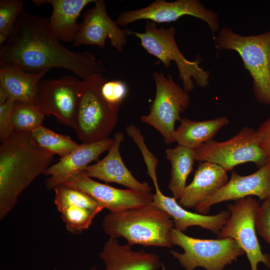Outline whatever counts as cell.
<instances>
[{
	"instance_id": "cell-1",
	"label": "cell",
	"mask_w": 270,
	"mask_h": 270,
	"mask_svg": "<svg viewBox=\"0 0 270 270\" xmlns=\"http://www.w3.org/2000/svg\"><path fill=\"white\" fill-rule=\"evenodd\" d=\"M0 64L20 66L39 72L52 68L72 72L84 80L106 70L102 62L88 52H74L64 46L54 35L48 19L27 12L24 9L14 32L0 50Z\"/></svg>"
},
{
	"instance_id": "cell-2",
	"label": "cell",
	"mask_w": 270,
	"mask_h": 270,
	"mask_svg": "<svg viewBox=\"0 0 270 270\" xmlns=\"http://www.w3.org/2000/svg\"><path fill=\"white\" fill-rule=\"evenodd\" d=\"M54 154L38 146L30 132L14 131L0 146V219L12 210L23 190L50 166Z\"/></svg>"
},
{
	"instance_id": "cell-3",
	"label": "cell",
	"mask_w": 270,
	"mask_h": 270,
	"mask_svg": "<svg viewBox=\"0 0 270 270\" xmlns=\"http://www.w3.org/2000/svg\"><path fill=\"white\" fill-rule=\"evenodd\" d=\"M102 227L110 238H123L132 246H155L170 248V233L174 228L170 216L153 204L108 213Z\"/></svg>"
},
{
	"instance_id": "cell-4",
	"label": "cell",
	"mask_w": 270,
	"mask_h": 270,
	"mask_svg": "<svg viewBox=\"0 0 270 270\" xmlns=\"http://www.w3.org/2000/svg\"><path fill=\"white\" fill-rule=\"evenodd\" d=\"M214 39L217 49L231 50L238 54L253 79V91L258 101L270 106V32L243 36L224 27Z\"/></svg>"
},
{
	"instance_id": "cell-5",
	"label": "cell",
	"mask_w": 270,
	"mask_h": 270,
	"mask_svg": "<svg viewBox=\"0 0 270 270\" xmlns=\"http://www.w3.org/2000/svg\"><path fill=\"white\" fill-rule=\"evenodd\" d=\"M107 80L102 73H96L83 80L74 129L82 144L107 138L118 120V110L103 97L101 88Z\"/></svg>"
},
{
	"instance_id": "cell-6",
	"label": "cell",
	"mask_w": 270,
	"mask_h": 270,
	"mask_svg": "<svg viewBox=\"0 0 270 270\" xmlns=\"http://www.w3.org/2000/svg\"><path fill=\"white\" fill-rule=\"evenodd\" d=\"M126 34L136 36L140 41L142 47L150 54L158 58L166 68L172 62L178 67L179 78L182 82L183 88L188 92L196 84L205 88L208 84L210 73L199 66L197 60L186 59L179 50L175 38L176 30L172 26L168 28H158L156 23L148 21L146 23L144 32H138L126 30Z\"/></svg>"
},
{
	"instance_id": "cell-7",
	"label": "cell",
	"mask_w": 270,
	"mask_h": 270,
	"mask_svg": "<svg viewBox=\"0 0 270 270\" xmlns=\"http://www.w3.org/2000/svg\"><path fill=\"white\" fill-rule=\"evenodd\" d=\"M172 245L184 250L183 253L170 250L185 270H194L201 267L206 270H224L236 261L244 252L231 238L217 240L194 238L172 228L170 233Z\"/></svg>"
},
{
	"instance_id": "cell-8",
	"label": "cell",
	"mask_w": 270,
	"mask_h": 270,
	"mask_svg": "<svg viewBox=\"0 0 270 270\" xmlns=\"http://www.w3.org/2000/svg\"><path fill=\"white\" fill-rule=\"evenodd\" d=\"M195 160L217 164L232 171L240 164L253 162L259 168L267 164L256 130L243 127L236 135L224 142L210 140L194 150Z\"/></svg>"
},
{
	"instance_id": "cell-9",
	"label": "cell",
	"mask_w": 270,
	"mask_h": 270,
	"mask_svg": "<svg viewBox=\"0 0 270 270\" xmlns=\"http://www.w3.org/2000/svg\"><path fill=\"white\" fill-rule=\"evenodd\" d=\"M152 78L156 84L154 99L149 114L142 116L140 120L158 132L166 144H172L175 142L176 122L180 121V114L188 108L190 96L170 74L166 76L161 72H155Z\"/></svg>"
},
{
	"instance_id": "cell-10",
	"label": "cell",
	"mask_w": 270,
	"mask_h": 270,
	"mask_svg": "<svg viewBox=\"0 0 270 270\" xmlns=\"http://www.w3.org/2000/svg\"><path fill=\"white\" fill-rule=\"evenodd\" d=\"M258 206L252 196L228 204L230 216L218 234V239L231 238L236 242L246 254L251 270H258L260 262L270 269V256L262 252L256 234L255 218Z\"/></svg>"
},
{
	"instance_id": "cell-11",
	"label": "cell",
	"mask_w": 270,
	"mask_h": 270,
	"mask_svg": "<svg viewBox=\"0 0 270 270\" xmlns=\"http://www.w3.org/2000/svg\"><path fill=\"white\" fill-rule=\"evenodd\" d=\"M82 84V80L70 76L42 80L36 104L45 116L52 114L74 128Z\"/></svg>"
},
{
	"instance_id": "cell-12",
	"label": "cell",
	"mask_w": 270,
	"mask_h": 270,
	"mask_svg": "<svg viewBox=\"0 0 270 270\" xmlns=\"http://www.w3.org/2000/svg\"><path fill=\"white\" fill-rule=\"evenodd\" d=\"M184 16H192L204 21L214 34L219 30L220 22L216 14L206 8L198 0H178L172 2L156 0L142 8L122 12L116 22L122 26L141 20L166 23L175 22Z\"/></svg>"
},
{
	"instance_id": "cell-13",
	"label": "cell",
	"mask_w": 270,
	"mask_h": 270,
	"mask_svg": "<svg viewBox=\"0 0 270 270\" xmlns=\"http://www.w3.org/2000/svg\"><path fill=\"white\" fill-rule=\"evenodd\" d=\"M63 185L88 194L110 213L146 206L153 200L154 194L151 192L117 188L92 180L84 171L72 177Z\"/></svg>"
},
{
	"instance_id": "cell-14",
	"label": "cell",
	"mask_w": 270,
	"mask_h": 270,
	"mask_svg": "<svg viewBox=\"0 0 270 270\" xmlns=\"http://www.w3.org/2000/svg\"><path fill=\"white\" fill-rule=\"evenodd\" d=\"M94 6L86 11L80 24L78 32L73 44L96 46L103 48L108 38L112 46L122 52L126 42V32L108 16L104 0H96Z\"/></svg>"
},
{
	"instance_id": "cell-15",
	"label": "cell",
	"mask_w": 270,
	"mask_h": 270,
	"mask_svg": "<svg viewBox=\"0 0 270 270\" xmlns=\"http://www.w3.org/2000/svg\"><path fill=\"white\" fill-rule=\"evenodd\" d=\"M252 196L260 200L270 197V164H267L254 173L248 176L239 175L233 171L228 182L195 210L205 214L214 204L228 200H238Z\"/></svg>"
},
{
	"instance_id": "cell-16",
	"label": "cell",
	"mask_w": 270,
	"mask_h": 270,
	"mask_svg": "<svg viewBox=\"0 0 270 270\" xmlns=\"http://www.w3.org/2000/svg\"><path fill=\"white\" fill-rule=\"evenodd\" d=\"M113 141L114 138H107L92 143L82 144L74 151L60 158L58 162L50 166L43 174L48 176L45 180L46 188L54 190L84 171L90 162L96 160L102 154L109 150Z\"/></svg>"
},
{
	"instance_id": "cell-17",
	"label": "cell",
	"mask_w": 270,
	"mask_h": 270,
	"mask_svg": "<svg viewBox=\"0 0 270 270\" xmlns=\"http://www.w3.org/2000/svg\"><path fill=\"white\" fill-rule=\"evenodd\" d=\"M113 138L107 155L96 164L88 166L84 172L90 178L118 184L133 190L151 192L152 188L148 184L138 180L122 160L120 148L124 140V134L117 132Z\"/></svg>"
},
{
	"instance_id": "cell-18",
	"label": "cell",
	"mask_w": 270,
	"mask_h": 270,
	"mask_svg": "<svg viewBox=\"0 0 270 270\" xmlns=\"http://www.w3.org/2000/svg\"><path fill=\"white\" fill-rule=\"evenodd\" d=\"M152 204L166 212L172 218L174 228L181 232L191 226H199L218 234L230 216L228 210L213 216H206L187 210L174 197L166 196L159 187L155 188Z\"/></svg>"
},
{
	"instance_id": "cell-19",
	"label": "cell",
	"mask_w": 270,
	"mask_h": 270,
	"mask_svg": "<svg viewBox=\"0 0 270 270\" xmlns=\"http://www.w3.org/2000/svg\"><path fill=\"white\" fill-rule=\"evenodd\" d=\"M228 181L227 172L222 167L208 162H200L192 182L186 186L178 199V203L184 208H196Z\"/></svg>"
},
{
	"instance_id": "cell-20",
	"label": "cell",
	"mask_w": 270,
	"mask_h": 270,
	"mask_svg": "<svg viewBox=\"0 0 270 270\" xmlns=\"http://www.w3.org/2000/svg\"><path fill=\"white\" fill-rule=\"evenodd\" d=\"M99 257L104 264V270H158L162 266L156 254L133 250L131 245H121L112 238L105 244Z\"/></svg>"
},
{
	"instance_id": "cell-21",
	"label": "cell",
	"mask_w": 270,
	"mask_h": 270,
	"mask_svg": "<svg viewBox=\"0 0 270 270\" xmlns=\"http://www.w3.org/2000/svg\"><path fill=\"white\" fill-rule=\"evenodd\" d=\"M96 0H34L36 6L50 4L52 12L48 19L54 35L66 42H74L78 32L77 19L84 8Z\"/></svg>"
},
{
	"instance_id": "cell-22",
	"label": "cell",
	"mask_w": 270,
	"mask_h": 270,
	"mask_svg": "<svg viewBox=\"0 0 270 270\" xmlns=\"http://www.w3.org/2000/svg\"><path fill=\"white\" fill-rule=\"evenodd\" d=\"M48 71L28 74L18 66L0 64V84L10 99L36 104L39 84Z\"/></svg>"
},
{
	"instance_id": "cell-23",
	"label": "cell",
	"mask_w": 270,
	"mask_h": 270,
	"mask_svg": "<svg viewBox=\"0 0 270 270\" xmlns=\"http://www.w3.org/2000/svg\"><path fill=\"white\" fill-rule=\"evenodd\" d=\"M229 123L225 116L202 121L182 118L179 126L174 132V141L178 145L196 150L212 140L220 130Z\"/></svg>"
},
{
	"instance_id": "cell-24",
	"label": "cell",
	"mask_w": 270,
	"mask_h": 270,
	"mask_svg": "<svg viewBox=\"0 0 270 270\" xmlns=\"http://www.w3.org/2000/svg\"><path fill=\"white\" fill-rule=\"evenodd\" d=\"M165 153L171 164L168 188L173 197L179 199L186 186L188 177L193 170L194 150L178 144L174 148L166 150Z\"/></svg>"
},
{
	"instance_id": "cell-25",
	"label": "cell",
	"mask_w": 270,
	"mask_h": 270,
	"mask_svg": "<svg viewBox=\"0 0 270 270\" xmlns=\"http://www.w3.org/2000/svg\"><path fill=\"white\" fill-rule=\"evenodd\" d=\"M30 134L32 140L38 146L60 158L74 151L80 145L69 136L55 132L42 126L31 131Z\"/></svg>"
},
{
	"instance_id": "cell-26",
	"label": "cell",
	"mask_w": 270,
	"mask_h": 270,
	"mask_svg": "<svg viewBox=\"0 0 270 270\" xmlns=\"http://www.w3.org/2000/svg\"><path fill=\"white\" fill-rule=\"evenodd\" d=\"M44 116L36 104L15 101L12 113L14 131L31 132L42 126Z\"/></svg>"
},
{
	"instance_id": "cell-27",
	"label": "cell",
	"mask_w": 270,
	"mask_h": 270,
	"mask_svg": "<svg viewBox=\"0 0 270 270\" xmlns=\"http://www.w3.org/2000/svg\"><path fill=\"white\" fill-rule=\"evenodd\" d=\"M54 203L58 211L68 206H76L100 212L104 208L88 194L76 188L62 185L54 189Z\"/></svg>"
},
{
	"instance_id": "cell-28",
	"label": "cell",
	"mask_w": 270,
	"mask_h": 270,
	"mask_svg": "<svg viewBox=\"0 0 270 270\" xmlns=\"http://www.w3.org/2000/svg\"><path fill=\"white\" fill-rule=\"evenodd\" d=\"M67 230L78 234L88 228L98 212L76 206H68L59 211Z\"/></svg>"
},
{
	"instance_id": "cell-29",
	"label": "cell",
	"mask_w": 270,
	"mask_h": 270,
	"mask_svg": "<svg viewBox=\"0 0 270 270\" xmlns=\"http://www.w3.org/2000/svg\"><path fill=\"white\" fill-rule=\"evenodd\" d=\"M23 10V2L20 0H0V35L8 40Z\"/></svg>"
},
{
	"instance_id": "cell-30",
	"label": "cell",
	"mask_w": 270,
	"mask_h": 270,
	"mask_svg": "<svg viewBox=\"0 0 270 270\" xmlns=\"http://www.w3.org/2000/svg\"><path fill=\"white\" fill-rule=\"evenodd\" d=\"M128 134L140 148L147 168V173L152 180L154 188L159 186L156 174L158 159L148 150L144 142V136L136 126L130 124L126 128Z\"/></svg>"
},
{
	"instance_id": "cell-31",
	"label": "cell",
	"mask_w": 270,
	"mask_h": 270,
	"mask_svg": "<svg viewBox=\"0 0 270 270\" xmlns=\"http://www.w3.org/2000/svg\"><path fill=\"white\" fill-rule=\"evenodd\" d=\"M128 86L122 80H108L102 84L101 88L102 94L114 108L118 110L120 106L128 94Z\"/></svg>"
},
{
	"instance_id": "cell-32",
	"label": "cell",
	"mask_w": 270,
	"mask_h": 270,
	"mask_svg": "<svg viewBox=\"0 0 270 270\" xmlns=\"http://www.w3.org/2000/svg\"><path fill=\"white\" fill-rule=\"evenodd\" d=\"M255 226L258 234L270 246V197L264 200L258 206Z\"/></svg>"
},
{
	"instance_id": "cell-33",
	"label": "cell",
	"mask_w": 270,
	"mask_h": 270,
	"mask_svg": "<svg viewBox=\"0 0 270 270\" xmlns=\"http://www.w3.org/2000/svg\"><path fill=\"white\" fill-rule=\"evenodd\" d=\"M15 101L8 98L0 104V140L2 142L14 132L12 124V113Z\"/></svg>"
},
{
	"instance_id": "cell-34",
	"label": "cell",
	"mask_w": 270,
	"mask_h": 270,
	"mask_svg": "<svg viewBox=\"0 0 270 270\" xmlns=\"http://www.w3.org/2000/svg\"><path fill=\"white\" fill-rule=\"evenodd\" d=\"M260 140V145L267 160L270 164V117L260 124L256 130Z\"/></svg>"
},
{
	"instance_id": "cell-35",
	"label": "cell",
	"mask_w": 270,
	"mask_h": 270,
	"mask_svg": "<svg viewBox=\"0 0 270 270\" xmlns=\"http://www.w3.org/2000/svg\"><path fill=\"white\" fill-rule=\"evenodd\" d=\"M9 98L5 88L0 84V104L5 102Z\"/></svg>"
},
{
	"instance_id": "cell-36",
	"label": "cell",
	"mask_w": 270,
	"mask_h": 270,
	"mask_svg": "<svg viewBox=\"0 0 270 270\" xmlns=\"http://www.w3.org/2000/svg\"><path fill=\"white\" fill-rule=\"evenodd\" d=\"M161 270H168L166 268L163 264H162Z\"/></svg>"
},
{
	"instance_id": "cell-37",
	"label": "cell",
	"mask_w": 270,
	"mask_h": 270,
	"mask_svg": "<svg viewBox=\"0 0 270 270\" xmlns=\"http://www.w3.org/2000/svg\"><path fill=\"white\" fill-rule=\"evenodd\" d=\"M89 270H98L96 267L92 266L90 268Z\"/></svg>"
},
{
	"instance_id": "cell-38",
	"label": "cell",
	"mask_w": 270,
	"mask_h": 270,
	"mask_svg": "<svg viewBox=\"0 0 270 270\" xmlns=\"http://www.w3.org/2000/svg\"></svg>"
}]
</instances>
